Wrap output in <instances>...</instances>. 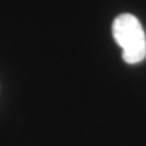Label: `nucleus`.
Returning a JSON list of instances; mask_svg holds the SVG:
<instances>
[{"label": "nucleus", "mask_w": 146, "mask_h": 146, "mask_svg": "<svg viewBox=\"0 0 146 146\" xmlns=\"http://www.w3.org/2000/svg\"><path fill=\"white\" fill-rule=\"evenodd\" d=\"M112 34L122 48L124 62L135 65L146 57V35L139 18L131 13H121L112 23Z\"/></svg>", "instance_id": "nucleus-1"}]
</instances>
